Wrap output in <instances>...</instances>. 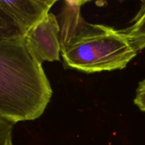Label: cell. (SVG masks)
I'll return each mask as SVG.
<instances>
[{
	"mask_svg": "<svg viewBox=\"0 0 145 145\" xmlns=\"http://www.w3.org/2000/svg\"><path fill=\"white\" fill-rule=\"evenodd\" d=\"M85 1H65L57 16L65 65L86 73L125 68L137 55L120 30L88 23L82 15Z\"/></svg>",
	"mask_w": 145,
	"mask_h": 145,
	"instance_id": "1",
	"label": "cell"
},
{
	"mask_svg": "<svg viewBox=\"0 0 145 145\" xmlns=\"http://www.w3.org/2000/svg\"><path fill=\"white\" fill-rule=\"evenodd\" d=\"M53 95L49 80L24 37L0 42V116L14 123L34 121Z\"/></svg>",
	"mask_w": 145,
	"mask_h": 145,
	"instance_id": "2",
	"label": "cell"
},
{
	"mask_svg": "<svg viewBox=\"0 0 145 145\" xmlns=\"http://www.w3.org/2000/svg\"><path fill=\"white\" fill-rule=\"evenodd\" d=\"M24 40L40 64L59 60V25L57 16L49 12L42 20L31 27L24 36Z\"/></svg>",
	"mask_w": 145,
	"mask_h": 145,
	"instance_id": "3",
	"label": "cell"
},
{
	"mask_svg": "<svg viewBox=\"0 0 145 145\" xmlns=\"http://www.w3.org/2000/svg\"><path fill=\"white\" fill-rule=\"evenodd\" d=\"M55 3V0H0V7L24 36L50 12Z\"/></svg>",
	"mask_w": 145,
	"mask_h": 145,
	"instance_id": "4",
	"label": "cell"
},
{
	"mask_svg": "<svg viewBox=\"0 0 145 145\" xmlns=\"http://www.w3.org/2000/svg\"><path fill=\"white\" fill-rule=\"evenodd\" d=\"M137 52L145 48V1L130 26L120 30Z\"/></svg>",
	"mask_w": 145,
	"mask_h": 145,
	"instance_id": "5",
	"label": "cell"
},
{
	"mask_svg": "<svg viewBox=\"0 0 145 145\" xmlns=\"http://www.w3.org/2000/svg\"><path fill=\"white\" fill-rule=\"evenodd\" d=\"M22 37H24L23 32L0 7V42L16 40Z\"/></svg>",
	"mask_w": 145,
	"mask_h": 145,
	"instance_id": "6",
	"label": "cell"
},
{
	"mask_svg": "<svg viewBox=\"0 0 145 145\" xmlns=\"http://www.w3.org/2000/svg\"><path fill=\"white\" fill-rule=\"evenodd\" d=\"M14 123L0 116V145H14L13 131Z\"/></svg>",
	"mask_w": 145,
	"mask_h": 145,
	"instance_id": "7",
	"label": "cell"
}]
</instances>
